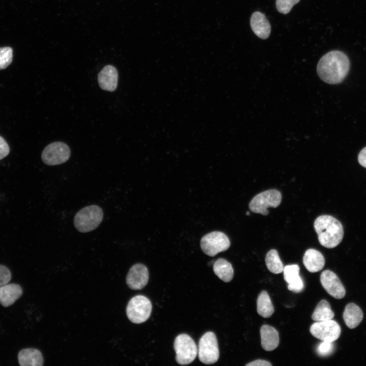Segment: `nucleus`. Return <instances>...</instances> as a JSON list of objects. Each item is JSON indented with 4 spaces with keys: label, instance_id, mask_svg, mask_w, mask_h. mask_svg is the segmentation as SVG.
<instances>
[{
    "label": "nucleus",
    "instance_id": "obj_1",
    "mask_svg": "<svg viewBox=\"0 0 366 366\" xmlns=\"http://www.w3.org/2000/svg\"><path fill=\"white\" fill-rule=\"evenodd\" d=\"M350 61L347 56L339 50L331 51L320 59L317 72L324 82L335 84L342 82L350 69Z\"/></svg>",
    "mask_w": 366,
    "mask_h": 366
},
{
    "label": "nucleus",
    "instance_id": "obj_2",
    "mask_svg": "<svg viewBox=\"0 0 366 366\" xmlns=\"http://www.w3.org/2000/svg\"><path fill=\"white\" fill-rule=\"evenodd\" d=\"M320 243L327 248L337 247L342 240L344 229L341 222L329 215L318 217L314 224Z\"/></svg>",
    "mask_w": 366,
    "mask_h": 366
},
{
    "label": "nucleus",
    "instance_id": "obj_3",
    "mask_svg": "<svg viewBox=\"0 0 366 366\" xmlns=\"http://www.w3.org/2000/svg\"><path fill=\"white\" fill-rule=\"evenodd\" d=\"M103 211L96 205H91L79 210L75 215L74 224L79 232L85 233L96 229L102 221Z\"/></svg>",
    "mask_w": 366,
    "mask_h": 366
},
{
    "label": "nucleus",
    "instance_id": "obj_4",
    "mask_svg": "<svg viewBox=\"0 0 366 366\" xmlns=\"http://www.w3.org/2000/svg\"><path fill=\"white\" fill-rule=\"evenodd\" d=\"M152 304L146 297L138 295L129 301L126 313L128 319L134 323L140 324L146 321L150 317Z\"/></svg>",
    "mask_w": 366,
    "mask_h": 366
},
{
    "label": "nucleus",
    "instance_id": "obj_5",
    "mask_svg": "<svg viewBox=\"0 0 366 366\" xmlns=\"http://www.w3.org/2000/svg\"><path fill=\"white\" fill-rule=\"evenodd\" d=\"M176 362L187 365L193 362L198 354L197 347L193 339L185 333L177 336L174 342Z\"/></svg>",
    "mask_w": 366,
    "mask_h": 366
},
{
    "label": "nucleus",
    "instance_id": "obj_6",
    "mask_svg": "<svg viewBox=\"0 0 366 366\" xmlns=\"http://www.w3.org/2000/svg\"><path fill=\"white\" fill-rule=\"evenodd\" d=\"M282 195L276 190L271 189L256 195L250 201L249 207L253 212L266 216L269 214L267 208H276L281 203Z\"/></svg>",
    "mask_w": 366,
    "mask_h": 366
},
{
    "label": "nucleus",
    "instance_id": "obj_7",
    "mask_svg": "<svg viewBox=\"0 0 366 366\" xmlns=\"http://www.w3.org/2000/svg\"><path fill=\"white\" fill-rule=\"evenodd\" d=\"M198 354L199 360L206 364L216 362L219 358V349L217 339L211 331L205 333L198 343Z\"/></svg>",
    "mask_w": 366,
    "mask_h": 366
},
{
    "label": "nucleus",
    "instance_id": "obj_8",
    "mask_svg": "<svg viewBox=\"0 0 366 366\" xmlns=\"http://www.w3.org/2000/svg\"><path fill=\"white\" fill-rule=\"evenodd\" d=\"M230 246L227 236L222 232L213 231L204 235L200 240L202 251L209 256H215L228 249Z\"/></svg>",
    "mask_w": 366,
    "mask_h": 366
},
{
    "label": "nucleus",
    "instance_id": "obj_9",
    "mask_svg": "<svg viewBox=\"0 0 366 366\" xmlns=\"http://www.w3.org/2000/svg\"><path fill=\"white\" fill-rule=\"evenodd\" d=\"M70 154V149L67 144L63 142H54L45 147L41 154V159L45 164L54 166L67 162Z\"/></svg>",
    "mask_w": 366,
    "mask_h": 366
},
{
    "label": "nucleus",
    "instance_id": "obj_10",
    "mask_svg": "<svg viewBox=\"0 0 366 366\" xmlns=\"http://www.w3.org/2000/svg\"><path fill=\"white\" fill-rule=\"evenodd\" d=\"M310 331L322 341L333 342L340 337L341 329L336 321L329 319L315 322L311 326Z\"/></svg>",
    "mask_w": 366,
    "mask_h": 366
},
{
    "label": "nucleus",
    "instance_id": "obj_11",
    "mask_svg": "<svg viewBox=\"0 0 366 366\" xmlns=\"http://www.w3.org/2000/svg\"><path fill=\"white\" fill-rule=\"evenodd\" d=\"M320 282L326 292L334 298L341 299L345 296V287L339 277L332 271H323L320 275Z\"/></svg>",
    "mask_w": 366,
    "mask_h": 366
},
{
    "label": "nucleus",
    "instance_id": "obj_12",
    "mask_svg": "<svg viewBox=\"0 0 366 366\" xmlns=\"http://www.w3.org/2000/svg\"><path fill=\"white\" fill-rule=\"evenodd\" d=\"M149 279L147 268L141 263L133 265L126 277V283L132 290H141L147 284Z\"/></svg>",
    "mask_w": 366,
    "mask_h": 366
},
{
    "label": "nucleus",
    "instance_id": "obj_13",
    "mask_svg": "<svg viewBox=\"0 0 366 366\" xmlns=\"http://www.w3.org/2000/svg\"><path fill=\"white\" fill-rule=\"evenodd\" d=\"M100 87L103 90L114 91L117 85L118 72L112 65H107L101 70L98 75Z\"/></svg>",
    "mask_w": 366,
    "mask_h": 366
},
{
    "label": "nucleus",
    "instance_id": "obj_14",
    "mask_svg": "<svg viewBox=\"0 0 366 366\" xmlns=\"http://www.w3.org/2000/svg\"><path fill=\"white\" fill-rule=\"evenodd\" d=\"M284 279L288 283V290L298 293L304 288L303 282L299 274V267L297 264L285 266L283 269Z\"/></svg>",
    "mask_w": 366,
    "mask_h": 366
},
{
    "label": "nucleus",
    "instance_id": "obj_15",
    "mask_svg": "<svg viewBox=\"0 0 366 366\" xmlns=\"http://www.w3.org/2000/svg\"><path fill=\"white\" fill-rule=\"evenodd\" d=\"M250 25L254 34L262 39L270 35L271 26L265 15L260 12L253 13L250 18Z\"/></svg>",
    "mask_w": 366,
    "mask_h": 366
},
{
    "label": "nucleus",
    "instance_id": "obj_16",
    "mask_svg": "<svg viewBox=\"0 0 366 366\" xmlns=\"http://www.w3.org/2000/svg\"><path fill=\"white\" fill-rule=\"evenodd\" d=\"M261 346L267 351H272L278 347L279 336L278 331L273 327L264 324L260 329Z\"/></svg>",
    "mask_w": 366,
    "mask_h": 366
},
{
    "label": "nucleus",
    "instance_id": "obj_17",
    "mask_svg": "<svg viewBox=\"0 0 366 366\" xmlns=\"http://www.w3.org/2000/svg\"><path fill=\"white\" fill-rule=\"evenodd\" d=\"M21 287L16 284H6L0 286V303L4 307L14 303L22 294Z\"/></svg>",
    "mask_w": 366,
    "mask_h": 366
},
{
    "label": "nucleus",
    "instance_id": "obj_18",
    "mask_svg": "<svg viewBox=\"0 0 366 366\" xmlns=\"http://www.w3.org/2000/svg\"><path fill=\"white\" fill-rule=\"evenodd\" d=\"M303 263L309 271L316 272L323 268L325 258L319 251L314 249H309L303 255Z\"/></svg>",
    "mask_w": 366,
    "mask_h": 366
},
{
    "label": "nucleus",
    "instance_id": "obj_19",
    "mask_svg": "<svg viewBox=\"0 0 366 366\" xmlns=\"http://www.w3.org/2000/svg\"><path fill=\"white\" fill-rule=\"evenodd\" d=\"M18 360L21 366H41L44 362L41 352L35 348L20 350L18 354Z\"/></svg>",
    "mask_w": 366,
    "mask_h": 366
},
{
    "label": "nucleus",
    "instance_id": "obj_20",
    "mask_svg": "<svg viewBox=\"0 0 366 366\" xmlns=\"http://www.w3.org/2000/svg\"><path fill=\"white\" fill-rule=\"evenodd\" d=\"M346 325L351 329L355 328L363 319V313L361 309L354 303L346 305L343 315Z\"/></svg>",
    "mask_w": 366,
    "mask_h": 366
},
{
    "label": "nucleus",
    "instance_id": "obj_21",
    "mask_svg": "<svg viewBox=\"0 0 366 366\" xmlns=\"http://www.w3.org/2000/svg\"><path fill=\"white\" fill-rule=\"evenodd\" d=\"M214 273L224 282H229L233 277V269L232 265L226 259L219 258L214 263Z\"/></svg>",
    "mask_w": 366,
    "mask_h": 366
},
{
    "label": "nucleus",
    "instance_id": "obj_22",
    "mask_svg": "<svg viewBox=\"0 0 366 366\" xmlns=\"http://www.w3.org/2000/svg\"><path fill=\"white\" fill-rule=\"evenodd\" d=\"M257 311L263 318L270 317L274 312V308L271 299L265 291H262L257 299Z\"/></svg>",
    "mask_w": 366,
    "mask_h": 366
},
{
    "label": "nucleus",
    "instance_id": "obj_23",
    "mask_svg": "<svg viewBox=\"0 0 366 366\" xmlns=\"http://www.w3.org/2000/svg\"><path fill=\"white\" fill-rule=\"evenodd\" d=\"M334 316L329 302L324 299L321 300L317 305L312 319L315 321L331 319Z\"/></svg>",
    "mask_w": 366,
    "mask_h": 366
},
{
    "label": "nucleus",
    "instance_id": "obj_24",
    "mask_svg": "<svg viewBox=\"0 0 366 366\" xmlns=\"http://www.w3.org/2000/svg\"><path fill=\"white\" fill-rule=\"evenodd\" d=\"M265 261L268 269L271 272L278 274L283 271L284 265L276 250L272 249L267 252Z\"/></svg>",
    "mask_w": 366,
    "mask_h": 366
},
{
    "label": "nucleus",
    "instance_id": "obj_25",
    "mask_svg": "<svg viewBox=\"0 0 366 366\" xmlns=\"http://www.w3.org/2000/svg\"><path fill=\"white\" fill-rule=\"evenodd\" d=\"M13 50L10 47H0V70L7 68L12 62Z\"/></svg>",
    "mask_w": 366,
    "mask_h": 366
},
{
    "label": "nucleus",
    "instance_id": "obj_26",
    "mask_svg": "<svg viewBox=\"0 0 366 366\" xmlns=\"http://www.w3.org/2000/svg\"><path fill=\"white\" fill-rule=\"evenodd\" d=\"M300 0H276V7L278 11L283 14L290 12L293 6Z\"/></svg>",
    "mask_w": 366,
    "mask_h": 366
},
{
    "label": "nucleus",
    "instance_id": "obj_27",
    "mask_svg": "<svg viewBox=\"0 0 366 366\" xmlns=\"http://www.w3.org/2000/svg\"><path fill=\"white\" fill-rule=\"evenodd\" d=\"M333 342L323 341L317 348V353L322 356H326L331 354L334 350Z\"/></svg>",
    "mask_w": 366,
    "mask_h": 366
},
{
    "label": "nucleus",
    "instance_id": "obj_28",
    "mask_svg": "<svg viewBox=\"0 0 366 366\" xmlns=\"http://www.w3.org/2000/svg\"><path fill=\"white\" fill-rule=\"evenodd\" d=\"M11 279V273L5 266L0 265V286L8 284Z\"/></svg>",
    "mask_w": 366,
    "mask_h": 366
},
{
    "label": "nucleus",
    "instance_id": "obj_29",
    "mask_svg": "<svg viewBox=\"0 0 366 366\" xmlns=\"http://www.w3.org/2000/svg\"><path fill=\"white\" fill-rule=\"evenodd\" d=\"M10 152L8 144L5 140L0 136V160L6 157Z\"/></svg>",
    "mask_w": 366,
    "mask_h": 366
},
{
    "label": "nucleus",
    "instance_id": "obj_30",
    "mask_svg": "<svg viewBox=\"0 0 366 366\" xmlns=\"http://www.w3.org/2000/svg\"><path fill=\"white\" fill-rule=\"evenodd\" d=\"M246 366H271L272 364L268 361L262 359H257L250 362Z\"/></svg>",
    "mask_w": 366,
    "mask_h": 366
},
{
    "label": "nucleus",
    "instance_id": "obj_31",
    "mask_svg": "<svg viewBox=\"0 0 366 366\" xmlns=\"http://www.w3.org/2000/svg\"><path fill=\"white\" fill-rule=\"evenodd\" d=\"M358 161L362 167L366 168V147H364L359 153Z\"/></svg>",
    "mask_w": 366,
    "mask_h": 366
},
{
    "label": "nucleus",
    "instance_id": "obj_32",
    "mask_svg": "<svg viewBox=\"0 0 366 366\" xmlns=\"http://www.w3.org/2000/svg\"><path fill=\"white\" fill-rule=\"evenodd\" d=\"M246 215H250V212H249V211H247V212H246Z\"/></svg>",
    "mask_w": 366,
    "mask_h": 366
}]
</instances>
